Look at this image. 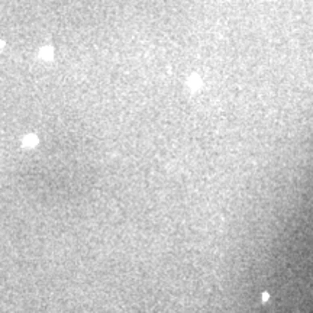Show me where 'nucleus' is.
Here are the masks:
<instances>
[{
  "label": "nucleus",
  "mask_w": 313,
  "mask_h": 313,
  "mask_svg": "<svg viewBox=\"0 0 313 313\" xmlns=\"http://www.w3.org/2000/svg\"><path fill=\"white\" fill-rule=\"evenodd\" d=\"M36 144H38V138H36L33 133H29V135H26V136L23 138V145L25 146L32 148V146H35Z\"/></svg>",
  "instance_id": "f257e3e1"
},
{
  "label": "nucleus",
  "mask_w": 313,
  "mask_h": 313,
  "mask_svg": "<svg viewBox=\"0 0 313 313\" xmlns=\"http://www.w3.org/2000/svg\"><path fill=\"white\" fill-rule=\"evenodd\" d=\"M268 299H270V294L268 293H262V300H264V302H267Z\"/></svg>",
  "instance_id": "f03ea898"
}]
</instances>
